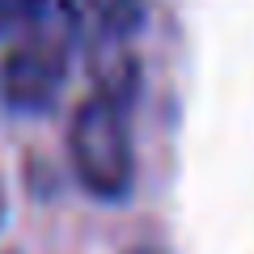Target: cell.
<instances>
[{
	"label": "cell",
	"instance_id": "cell-1",
	"mask_svg": "<svg viewBox=\"0 0 254 254\" xmlns=\"http://www.w3.org/2000/svg\"><path fill=\"white\" fill-rule=\"evenodd\" d=\"M81 43V9L76 0H51L43 17L17 34L0 55V98L17 115H43L55 106L72 51Z\"/></svg>",
	"mask_w": 254,
	"mask_h": 254
},
{
	"label": "cell",
	"instance_id": "cell-4",
	"mask_svg": "<svg viewBox=\"0 0 254 254\" xmlns=\"http://www.w3.org/2000/svg\"><path fill=\"white\" fill-rule=\"evenodd\" d=\"M51 0H0V43L9 47L17 34H26Z\"/></svg>",
	"mask_w": 254,
	"mask_h": 254
},
{
	"label": "cell",
	"instance_id": "cell-2",
	"mask_svg": "<svg viewBox=\"0 0 254 254\" xmlns=\"http://www.w3.org/2000/svg\"><path fill=\"white\" fill-rule=\"evenodd\" d=\"M131 93L98 89L72 110L68 123V161L89 195L119 203L136 182V153H131Z\"/></svg>",
	"mask_w": 254,
	"mask_h": 254
},
{
	"label": "cell",
	"instance_id": "cell-3",
	"mask_svg": "<svg viewBox=\"0 0 254 254\" xmlns=\"http://www.w3.org/2000/svg\"><path fill=\"white\" fill-rule=\"evenodd\" d=\"M85 9L98 21V34L106 43H127L131 34L144 30L148 0H85Z\"/></svg>",
	"mask_w": 254,
	"mask_h": 254
},
{
	"label": "cell",
	"instance_id": "cell-6",
	"mask_svg": "<svg viewBox=\"0 0 254 254\" xmlns=\"http://www.w3.org/2000/svg\"><path fill=\"white\" fill-rule=\"evenodd\" d=\"M0 220H4V182H0Z\"/></svg>",
	"mask_w": 254,
	"mask_h": 254
},
{
	"label": "cell",
	"instance_id": "cell-5",
	"mask_svg": "<svg viewBox=\"0 0 254 254\" xmlns=\"http://www.w3.org/2000/svg\"><path fill=\"white\" fill-rule=\"evenodd\" d=\"M127 254H165V250H157V246H136V250H127Z\"/></svg>",
	"mask_w": 254,
	"mask_h": 254
}]
</instances>
